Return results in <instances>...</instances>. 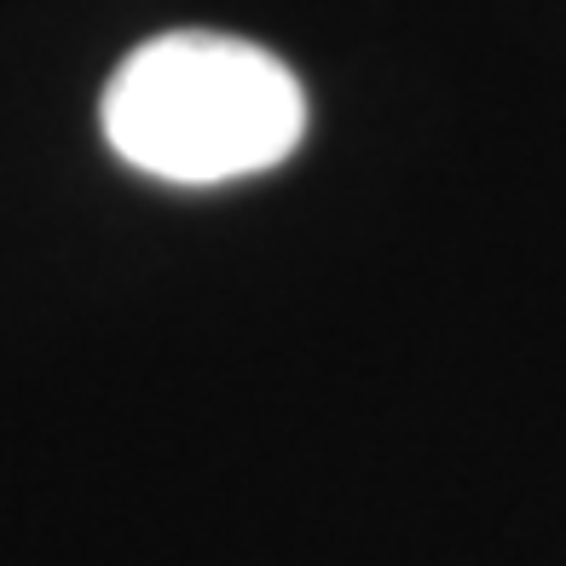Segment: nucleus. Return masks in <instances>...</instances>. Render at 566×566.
Masks as SVG:
<instances>
[{"label":"nucleus","instance_id":"1","mask_svg":"<svg viewBox=\"0 0 566 566\" xmlns=\"http://www.w3.org/2000/svg\"><path fill=\"white\" fill-rule=\"evenodd\" d=\"M301 134V82L266 46L238 35H157L105 87L111 150L174 186H220L277 168Z\"/></svg>","mask_w":566,"mask_h":566}]
</instances>
